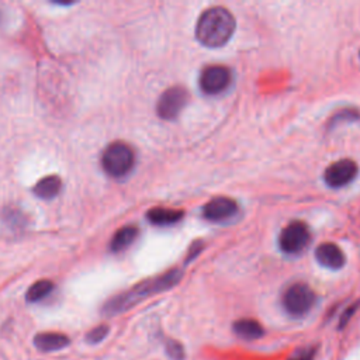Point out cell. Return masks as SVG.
Listing matches in <instances>:
<instances>
[{
    "mask_svg": "<svg viewBox=\"0 0 360 360\" xmlns=\"http://www.w3.org/2000/svg\"><path fill=\"white\" fill-rule=\"evenodd\" d=\"M53 290V284L49 280H39L37 283H34L28 291H27V301L28 302H38L42 298H45L46 295L51 294V291Z\"/></svg>",
    "mask_w": 360,
    "mask_h": 360,
    "instance_id": "obj_16",
    "label": "cell"
},
{
    "mask_svg": "<svg viewBox=\"0 0 360 360\" xmlns=\"http://www.w3.org/2000/svg\"><path fill=\"white\" fill-rule=\"evenodd\" d=\"M238 211V205L233 200L228 197H215L210 200L204 208L202 214L210 221H222L232 217Z\"/></svg>",
    "mask_w": 360,
    "mask_h": 360,
    "instance_id": "obj_9",
    "label": "cell"
},
{
    "mask_svg": "<svg viewBox=\"0 0 360 360\" xmlns=\"http://www.w3.org/2000/svg\"><path fill=\"white\" fill-rule=\"evenodd\" d=\"M357 174V166L350 159H340L329 165L323 173L325 183L330 187H343L349 184Z\"/></svg>",
    "mask_w": 360,
    "mask_h": 360,
    "instance_id": "obj_8",
    "label": "cell"
},
{
    "mask_svg": "<svg viewBox=\"0 0 360 360\" xmlns=\"http://www.w3.org/2000/svg\"><path fill=\"white\" fill-rule=\"evenodd\" d=\"M312 357H314V350H305V352H300L295 357L290 360H312Z\"/></svg>",
    "mask_w": 360,
    "mask_h": 360,
    "instance_id": "obj_19",
    "label": "cell"
},
{
    "mask_svg": "<svg viewBox=\"0 0 360 360\" xmlns=\"http://www.w3.org/2000/svg\"><path fill=\"white\" fill-rule=\"evenodd\" d=\"M166 352H167V354H169L172 359H174V360H181V359L184 357V350H183L181 345L177 343V342H173V340L167 342V345H166Z\"/></svg>",
    "mask_w": 360,
    "mask_h": 360,
    "instance_id": "obj_18",
    "label": "cell"
},
{
    "mask_svg": "<svg viewBox=\"0 0 360 360\" xmlns=\"http://www.w3.org/2000/svg\"><path fill=\"white\" fill-rule=\"evenodd\" d=\"M146 218L155 225H172L183 218V211L156 207L148 211Z\"/></svg>",
    "mask_w": 360,
    "mask_h": 360,
    "instance_id": "obj_13",
    "label": "cell"
},
{
    "mask_svg": "<svg viewBox=\"0 0 360 360\" xmlns=\"http://www.w3.org/2000/svg\"><path fill=\"white\" fill-rule=\"evenodd\" d=\"M188 100V93L180 86L165 90L156 104V112L163 120H173L179 115Z\"/></svg>",
    "mask_w": 360,
    "mask_h": 360,
    "instance_id": "obj_5",
    "label": "cell"
},
{
    "mask_svg": "<svg viewBox=\"0 0 360 360\" xmlns=\"http://www.w3.org/2000/svg\"><path fill=\"white\" fill-rule=\"evenodd\" d=\"M314 304L315 294L309 288V285L304 283L291 284L283 295V305L285 311L292 316L305 315L312 308Z\"/></svg>",
    "mask_w": 360,
    "mask_h": 360,
    "instance_id": "obj_4",
    "label": "cell"
},
{
    "mask_svg": "<svg viewBox=\"0 0 360 360\" xmlns=\"http://www.w3.org/2000/svg\"><path fill=\"white\" fill-rule=\"evenodd\" d=\"M34 345L44 352L59 350L69 345V338L58 332H42L34 338Z\"/></svg>",
    "mask_w": 360,
    "mask_h": 360,
    "instance_id": "obj_11",
    "label": "cell"
},
{
    "mask_svg": "<svg viewBox=\"0 0 360 360\" xmlns=\"http://www.w3.org/2000/svg\"><path fill=\"white\" fill-rule=\"evenodd\" d=\"M108 333V326L105 325H100V326H96L94 329H91L87 335H86V340L90 342V343H98L101 342Z\"/></svg>",
    "mask_w": 360,
    "mask_h": 360,
    "instance_id": "obj_17",
    "label": "cell"
},
{
    "mask_svg": "<svg viewBox=\"0 0 360 360\" xmlns=\"http://www.w3.org/2000/svg\"><path fill=\"white\" fill-rule=\"evenodd\" d=\"M233 330L236 332L238 336H240L246 340L259 339L264 333L262 325L255 319H239V321H236L233 323Z\"/></svg>",
    "mask_w": 360,
    "mask_h": 360,
    "instance_id": "obj_15",
    "label": "cell"
},
{
    "mask_svg": "<svg viewBox=\"0 0 360 360\" xmlns=\"http://www.w3.org/2000/svg\"><path fill=\"white\" fill-rule=\"evenodd\" d=\"M231 73L225 66L212 65L205 68L200 75V87L207 94H218L228 87Z\"/></svg>",
    "mask_w": 360,
    "mask_h": 360,
    "instance_id": "obj_7",
    "label": "cell"
},
{
    "mask_svg": "<svg viewBox=\"0 0 360 360\" xmlns=\"http://www.w3.org/2000/svg\"><path fill=\"white\" fill-rule=\"evenodd\" d=\"M135 155L131 146L124 142L110 143L101 156V165L105 173L112 177H122L132 169Z\"/></svg>",
    "mask_w": 360,
    "mask_h": 360,
    "instance_id": "obj_3",
    "label": "cell"
},
{
    "mask_svg": "<svg viewBox=\"0 0 360 360\" xmlns=\"http://www.w3.org/2000/svg\"><path fill=\"white\" fill-rule=\"evenodd\" d=\"M136 236H138V229L135 226L128 225V226L120 228L114 233V236H112V239L110 242L111 252L117 253V252H121V250L127 249L136 239Z\"/></svg>",
    "mask_w": 360,
    "mask_h": 360,
    "instance_id": "obj_14",
    "label": "cell"
},
{
    "mask_svg": "<svg viewBox=\"0 0 360 360\" xmlns=\"http://www.w3.org/2000/svg\"><path fill=\"white\" fill-rule=\"evenodd\" d=\"M309 242V231L304 222L294 221L280 233L278 245L287 253H298Z\"/></svg>",
    "mask_w": 360,
    "mask_h": 360,
    "instance_id": "obj_6",
    "label": "cell"
},
{
    "mask_svg": "<svg viewBox=\"0 0 360 360\" xmlns=\"http://www.w3.org/2000/svg\"><path fill=\"white\" fill-rule=\"evenodd\" d=\"M62 187V181L58 176H46L44 179H41L32 188L34 194L39 198L44 200H51L53 197H56L60 191Z\"/></svg>",
    "mask_w": 360,
    "mask_h": 360,
    "instance_id": "obj_12",
    "label": "cell"
},
{
    "mask_svg": "<svg viewBox=\"0 0 360 360\" xmlns=\"http://www.w3.org/2000/svg\"><path fill=\"white\" fill-rule=\"evenodd\" d=\"M315 257L319 264H322L323 267L332 269V270L340 269L345 264L343 252L339 249L338 245L330 243V242L321 243L315 250Z\"/></svg>",
    "mask_w": 360,
    "mask_h": 360,
    "instance_id": "obj_10",
    "label": "cell"
},
{
    "mask_svg": "<svg viewBox=\"0 0 360 360\" xmlns=\"http://www.w3.org/2000/svg\"><path fill=\"white\" fill-rule=\"evenodd\" d=\"M235 25L231 11L224 7H211L198 17L195 38L204 46L219 48L231 39Z\"/></svg>",
    "mask_w": 360,
    "mask_h": 360,
    "instance_id": "obj_1",
    "label": "cell"
},
{
    "mask_svg": "<svg viewBox=\"0 0 360 360\" xmlns=\"http://www.w3.org/2000/svg\"><path fill=\"white\" fill-rule=\"evenodd\" d=\"M180 277H181V271L177 269H173L165 274L145 280V281L134 285L131 290L111 298L105 304L104 312L112 315V314L127 311L128 308L134 307L135 304L148 298L149 295H153V294H158V292L172 288L174 284L179 283Z\"/></svg>",
    "mask_w": 360,
    "mask_h": 360,
    "instance_id": "obj_2",
    "label": "cell"
},
{
    "mask_svg": "<svg viewBox=\"0 0 360 360\" xmlns=\"http://www.w3.org/2000/svg\"><path fill=\"white\" fill-rule=\"evenodd\" d=\"M356 311V307H350L346 312H345V315L340 318V326H343L347 321H349V318H350V315L353 314Z\"/></svg>",
    "mask_w": 360,
    "mask_h": 360,
    "instance_id": "obj_20",
    "label": "cell"
}]
</instances>
